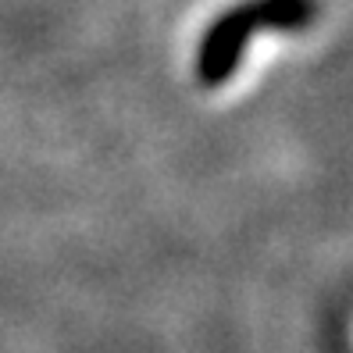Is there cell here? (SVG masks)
Segmentation results:
<instances>
[{
  "label": "cell",
  "mask_w": 353,
  "mask_h": 353,
  "mask_svg": "<svg viewBox=\"0 0 353 353\" xmlns=\"http://www.w3.org/2000/svg\"><path fill=\"white\" fill-rule=\"evenodd\" d=\"M289 14H293L289 0H264V4L225 14L221 22H214L203 36V47H200V57H196V79L203 86H221L236 68L246 32L264 26V22H289Z\"/></svg>",
  "instance_id": "6da1fadb"
}]
</instances>
